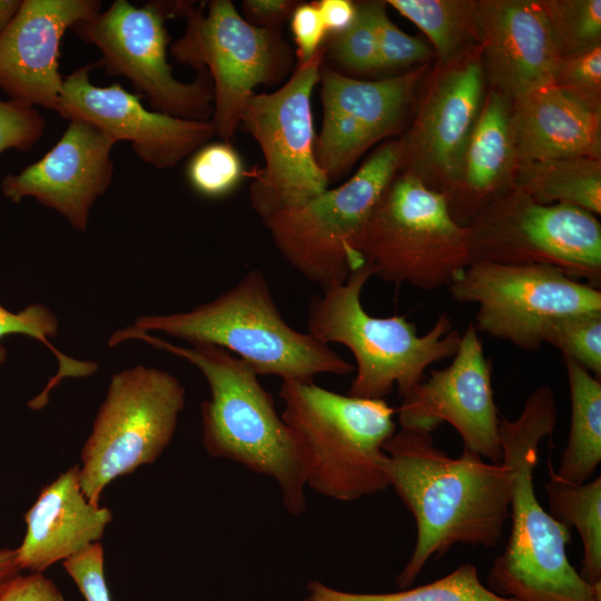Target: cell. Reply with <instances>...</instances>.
<instances>
[{"label": "cell", "instance_id": "9c48e42d", "mask_svg": "<svg viewBox=\"0 0 601 601\" xmlns=\"http://www.w3.org/2000/svg\"><path fill=\"white\" fill-rule=\"evenodd\" d=\"M195 3L170 53L180 63L208 71L214 88L211 121L216 135L229 141L254 89L282 86L295 69V53L282 30L253 26L230 0Z\"/></svg>", "mask_w": 601, "mask_h": 601}, {"label": "cell", "instance_id": "8d00e7d4", "mask_svg": "<svg viewBox=\"0 0 601 601\" xmlns=\"http://www.w3.org/2000/svg\"><path fill=\"white\" fill-rule=\"evenodd\" d=\"M45 127V118L35 107L11 99L0 100V154L8 149H32Z\"/></svg>", "mask_w": 601, "mask_h": 601}, {"label": "cell", "instance_id": "4dcf8cb0", "mask_svg": "<svg viewBox=\"0 0 601 601\" xmlns=\"http://www.w3.org/2000/svg\"><path fill=\"white\" fill-rule=\"evenodd\" d=\"M356 8L351 26L341 33L327 36L323 45L327 66L345 76L380 72L371 1L357 2Z\"/></svg>", "mask_w": 601, "mask_h": 601}, {"label": "cell", "instance_id": "277c9868", "mask_svg": "<svg viewBox=\"0 0 601 601\" xmlns=\"http://www.w3.org/2000/svg\"><path fill=\"white\" fill-rule=\"evenodd\" d=\"M131 328L160 332L191 345L221 347L259 375L314 382L346 375L354 365L308 333L292 327L274 300L265 274L254 269L211 302L187 312L138 317Z\"/></svg>", "mask_w": 601, "mask_h": 601}, {"label": "cell", "instance_id": "603a6c76", "mask_svg": "<svg viewBox=\"0 0 601 601\" xmlns=\"http://www.w3.org/2000/svg\"><path fill=\"white\" fill-rule=\"evenodd\" d=\"M516 161L600 158L601 109L550 83L511 100Z\"/></svg>", "mask_w": 601, "mask_h": 601}, {"label": "cell", "instance_id": "d4e9b609", "mask_svg": "<svg viewBox=\"0 0 601 601\" xmlns=\"http://www.w3.org/2000/svg\"><path fill=\"white\" fill-rule=\"evenodd\" d=\"M510 188L535 203L563 204L601 213V161L565 157L516 161Z\"/></svg>", "mask_w": 601, "mask_h": 601}, {"label": "cell", "instance_id": "d6986e66", "mask_svg": "<svg viewBox=\"0 0 601 601\" xmlns=\"http://www.w3.org/2000/svg\"><path fill=\"white\" fill-rule=\"evenodd\" d=\"M116 144L91 124L69 120L58 142L38 161L2 178L1 191L12 203L32 197L86 231L92 205L112 181Z\"/></svg>", "mask_w": 601, "mask_h": 601}, {"label": "cell", "instance_id": "4316f807", "mask_svg": "<svg viewBox=\"0 0 601 601\" xmlns=\"http://www.w3.org/2000/svg\"><path fill=\"white\" fill-rule=\"evenodd\" d=\"M549 513L566 526L575 528L583 545L580 575L590 583L601 582V477L581 484L559 477L549 463L544 484Z\"/></svg>", "mask_w": 601, "mask_h": 601}, {"label": "cell", "instance_id": "7bdbcfd3", "mask_svg": "<svg viewBox=\"0 0 601 601\" xmlns=\"http://www.w3.org/2000/svg\"><path fill=\"white\" fill-rule=\"evenodd\" d=\"M16 550L0 549V594L20 575Z\"/></svg>", "mask_w": 601, "mask_h": 601}, {"label": "cell", "instance_id": "f1b7e54d", "mask_svg": "<svg viewBox=\"0 0 601 601\" xmlns=\"http://www.w3.org/2000/svg\"><path fill=\"white\" fill-rule=\"evenodd\" d=\"M303 601H519L485 587L472 563H463L431 583L391 593H354L333 589L321 581L307 584Z\"/></svg>", "mask_w": 601, "mask_h": 601}, {"label": "cell", "instance_id": "ffe728a7", "mask_svg": "<svg viewBox=\"0 0 601 601\" xmlns=\"http://www.w3.org/2000/svg\"><path fill=\"white\" fill-rule=\"evenodd\" d=\"M101 6L100 0H21L0 32V88L11 100L56 110L65 80L61 39Z\"/></svg>", "mask_w": 601, "mask_h": 601}, {"label": "cell", "instance_id": "8992f818", "mask_svg": "<svg viewBox=\"0 0 601 601\" xmlns=\"http://www.w3.org/2000/svg\"><path fill=\"white\" fill-rule=\"evenodd\" d=\"M372 276L363 265L345 282L313 297L307 333L323 344L337 343L351 351L356 374L348 395L385 400L397 387L402 397L425 377L428 366L454 356L462 334L446 312L423 335L405 316L370 315L361 295Z\"/></svg>", "mask_w": 601, "mask_h": 601}, {"label": "cell", "instance_id": "30bf717a", "mask_svg": "<svg viewBox=\"0 0 601 601\" xmlns=\"http://www.w3.org/2000/svg\"><path fill=\"white\" fill-rule=\"evenodd\" d=\"M325 48L297 62L275 91L254 93L246 102L239 127L258 144L264 166L250 173L249 201L263 220L299 206L329 188L315 156L312 96L319 82Z\"/></svg>", "mask_w": 601, "mask_h": 601}, {"label": "cell", "instance_id": "484cf974", "mask_svg": "<svg viewBox=\"0 0 601 601\" xmlns=\"http://www.w3.org/2000/svg\"><path fill=\"white\" fill-rule=\"evenodd\" d=\"M564 365L570 391L571 421L556 475L584 483L601 462V380L569 357Z\"/></svg>", "mask_w": 601, "mask_h": 601}, {"label": "cell", "instance_id": "2e32d148", "mask_svg": "<svg viewBox=\"0 0 601 601\" xmlns=\"http://www.w3.org/2000/svg\"><path fill=\"white\" fill-rule=\"evenodd\" d=\"M425 66L377 80L342 75L325 62L319 75L323 120L315 156L329 183L342 179L358 158L404 124Z\"/></svg>", "mask_w": 601, "mask_h": 601}, {"label": "cell", "instance_id": "e0dca14e", "mask_svg": "<svg viewBox=\"0 0 601 601\" xmlns=\"http://www.w3.org/2000/svg\"><path fill=\"white\" fill-rule=\"evenodd\" d=\"M397 414L401 427L428 433L447 422L460 434L463 447L490 462L502 461L491 362L474 325L461 335L450 365L431 371L402 396Z\"/></svg>", "mask_w": 601, "mask_h": 601}, {"label": "cell", "instance_id": "ba28073f", "mask_svg": "<svg viewBox=\"0 0 601 601\" xmlns=\"http://www.w3.org/2000/svg\"><path fill=\"white\" fill-rule=\"evenodd\" d=\"M397 139L376 148L345 183L263 219L284 259L322 289L343 283L363 266L352 245L400 170Z\"/></svg>", "mask_w": 601, "mask_h": 601}, {"label": "cell", "instance_id": "f546056e", "mask_svg": "<svg viewBox=\"0 0 601 601\" xmlns=\"http://www.w3.org/2000/svg\"><path fill=\"white\" fill-rule=\"evenodd\" d=\"M58 318L50 308L42 304H32L13 313L0 305V365L6 361L7 351L1 345V339L12 334H22L45 344L58 361V371L48 382L47 386L30 403V407L39 410L43 407L52 388L58 386L67 377H87L97 372L98 366L93 362L78 361L66 356L51 345L49 337H55L58 331Z\"/></svg>", "mask_w": 601, "mask_h": 601}, {"label": "cell", "instance_id": "52a82bcc", "mask_svg": "<svg viewBox=\"0 0 601 601\" xmlns=\"http://www.w3.org/2000/svg\"><path fill=\"white\" fill-rule=\"evenodd\" d=\"M352 250L373 276L422 290L449 287L472 263L469 227L442 193L406 173L388 184Z\"/></svg>", "mask_w": 601, "mask_h": 601}, {"label": "cell", "instance_id": "7402d4cb", "mask_svg": "<svg viewBox=\"0 0 601 601\" xmlns=\"http://www.w3.org/2000/svg\"><path fill=\"white\" fill-rule=\"evenodd\" d=\"M24 520L27 532L16 549L17 561L20 570L41 573L99 542L112 515L85 496L76 464L42 489Z\"/></svg>", "mask_w": 601, "mask_h": 601}, {"label": "cell", "instance_id": "b9f144b4", "mask_svg": "<svg viewBox=\"0 0 601 601\" xmlns=\"http://www.w3.org/2000/svg\"><path fill=\"white\" fill-rule=\"evenodd\" d=\"M327 36L346 30L356 16V2L351 0H319L316 1Z\"/></svg>", "mask_w": 601, "mask_h": 601}, {"label": "cell", "instance_id": "44dd1931", "mask_svg": "<svg viewBox=\"0 0 601 601\" xmlns=\"http://www.w3.org/2000/svg\"><path fill=\"white\" fill-rule=\"evenodd\" d=\"M485 79L510 101L553 81L561 58L541 1H476Z\"/></svg>", "mask_w": 601, "mask_h": 601}, {"label": "cell", "instance_id": "836d02e7", "mask_svg": "<svg viewBox=\"0 0 601 601\" xmlns=\"http://www.w3.org/2000/svg\"><path fill=\"white\" fill-rule=\"evenodd\" d=\"M544 343L601 380V313L575 314L555 321Z\"/></svg>", "mask_w": 601, "mask_h": 601}, {"label": "cell", "instance_id": "83f0119b", "mask_svg": "<svg viewBox=\"0 0 601 601\" xmlns=\"http://www.w3.org/2000/svg\"><path fill=\"white\" fill-rule=\"evenodd\" d=\"M400 14L417 26L432 42L442 65L480 45L476 1L388 0Z\"/></svg>", "mask_w": 601, "mask_h": 601}, {"label": "cell", "instance_id": "4fadbf2b", "mask_svg": "<svg viewBox=\"0 0 601 601\" xmlns=\"http://www.w3.org/2000/svg\"><path fill=\"white\" fill-rule=\"evenodd\" d=\"M467 227L472 262L549 265L600 288L601 224L590 211L539 204L511 189Z\"/></svg>", "mask_w": 601, "mask_h": 601}, {"label": "cell", "instance_id": "74e56055", "mask_svg": "<svg viewBox=\"0 0 601 601\" xmlns=\"http://www.w3.org/2000/svg\"><path fill=\"white\" fill-rule=\"evenodd\" d=\"M104 548L92 543L63 561V568L86 601H111L105 578Z\"/></svg>", "mask_w": 601, "mask_h": 601}, {"label": "cell", "instance_id": "d590c367", "mask_svg": "<svg viewBox=\"0 0 601 601\" xmlns=\"http://www.w3.org/2000/svg\"><path fill=\"white\" fill-rule=\"evenodd\" d=\"M552 85L601 109V45L561 56Z\"/></svg>", "mask_w": 601, "mask_h": 601}, {"label": "cell", "instance_id": "ee69618b", "mask_svg": "<svg viewBox=\"0 0 601 601\" xmlns=\"http://www.w3.org/2000/svg\"><path fill=\"white\" fill-rule=\"evenodd\" d=\"M21 0H0V32L18 10Z\"/></svg>", "mask_w": 601, "mask_h": 601}, {"label": "cell", "instance_id": "cb8c5ba5", "mask_svg": "<svg viewBox=\"0 0 601 601\" xmlns=\"http://www.w3.org/2000/svg\"><path fill=\"white\" fill-rule=\"evenodd\" d=\"M516 164L511 101L492 90L471 135L461 183L447 199L454 219L467 227L494 199L506 193Z\"/></svg>", "mask_w": 601, "mask_h": 601}, {"label": "cell", "instance_id": "6da1fadb", "mask_svg": "<svg viewBox=\"0 0 601 601\" xmlns=\"http://www.w3.org/2000/svg\"><path fill=\"white\" fill-rule=\"evenodd\" d=\"M390 486L413 514L416 540L396 584L411 588L433 556L455 544L494 548L510 519L511 473L463 447L456 459L431 433L401 427L384 443Z\"/></svg>", "mask_w": 601, "mask_h": 601}, {"label": "cell", "instance_id": "f35d334b", "mask_svg": "<svg viewBox=\"0 0 601 601\" xmlns=\"http://www.w3.org/2000/svg\"><path fill=\"white\" fill-rule=\"evenodd\" d=\"M289 22L296 45L297 62H305L319 50L327 37L316 1H300L294 9Z\"/></svg>", "mask_w": 601, "mask_h": 601}, {"label": "cell", "instance_id": "3957f363", "mask_svg": "<svg viewBox=\"0 0 601 601\" xmlns=\"http://www.w3.org/2000/svg\"><path fill=\"white\" fill-rule=\"evenodd\" d=\"M128 339H140L195 365L209 387V398L200 407L207 453L272 477L290 515L306 510V467L300 444L248 364L221 347L179 346L130 326L114 333L108 344L112 347Z\"/></svg>", "mask_w": 601, "mask_h": 601}, {"label": "cell", "instance_id": "ac0fdd59", "mask_svg": "<svg viewBox=\"0 0 601 601\" xmlns=\"http://www.w3.org/2000/svg\"><path fill=\"white\" fill-rule=\"evenodd\" d=\"M96 63L85 65L63 80L56 108L67 120H82L116 142L129 141L146 164L167 169L177 166L216 135L211 120H189L144 107L139 95L119 83L98 87L90 81Z\"/></svg>", "mask_w": 601, "mask_h": 601}, {"label": "cell", "instance_id": "60d3db41", "mask_svg": "<svg viewBox=\"0 0 601 601\" xmlns=\"http://www.w3.org/2000/svg\"><path fill=\"white\" fill-rule=\"evenodd\" d=\"M0 601H66L56 584L42 573L17 577L0 594Z\"/></svg>", "mask_w": 601, "mask_h": 601}, {"label": "cell", "instance_id": "8fae6325", "mask_svg": "<svg viewBox=\"0 0 601 601\" xmlns=\"http://www.w3.org/2000/svg\"><path fill=\"white\" fill-rule=\"evenodd\" d=\"M195 1H149L136 7L115 0L95 17L71 30L101 53L96 66L110 76L129 80L138 95L148 98L154 111L189 120H211L214 88L206 69L191 82H181L167 59L171 38L166 20L185 17Z\"/></svg>", "mask_w": 601, "mask_h": 601}, {"label": "cell", "instance_id": "e575fe53", "mask_svg": "<svg viewBox=\"0 0 601 601\" xmlns=\"http://www.w3.org/2000/svg\"><path fill=\"white\" fill-rule=\"evenodd\" d=\"M385 1H371L376 31L380 71L393 72L430 59V47L402 31L388 17Z\"/></svg>", "mask_w": 601, "mask_h": 601}, {"label": "cell", "instance_id": "5bb4252c", "mask_svg": "<svg viewBox=\"0 0 601 601\" xmlns=\"http://www.w3.org/2000/svg\"><path fill=\"white\" fill-rule=\"evenodd\" d=\"M460 303L477 305V332L535 351L565 316L601 313L600 288L549 265L472 262L449 286Z\"/></svg>", "mask_w": 601, "mask_h": 601}, {"label": "cell", "instance_id": "9a60e30c", "mask_svg": "<svg viewBox=\"0 0 601 601\" xmlns=\"http://www.w3.org/2000/svg\"><path fill=\"white\" fill-rule=\"evenodd\" d=\"M484 87L480 46L443 65L412 126L398 140L400 170L449 199L461 183L466 148L485 98Z\"/></svg>", "mask_w": 601, "mask_h": 601}, {"label": "cell", "instance_id": "d6a6232c", "mask_svg": "<svg viewBox=\"0 0 601 601\" xmlns=\"http://www.w3.org/2000/svg\"><path fill=\"white\" fill-rule=\"evenodd\" d=\"M541 2L561 56L601 45L600 0Z\"/></svg>", "mask_w": 601, "mask_h": 601}, {"label": "cell", "instance_id": "7c38bea8", "mask_svg": "<svg viewBox=\"0 0 601 601\" xmlns=\"http://www.w3.org/2000/svg\"><path fill=\"white\" fill-rule=\"evenodd\" d=\"M184 406L185 388L166 371L138 365L112 375L81 451L80 484L90 503L100 505L109 483L161 455Z\"/></svg>", "mask_w": 601, "mask_h": 601}, {"label": "cell", "instance_id": "5b68a950", "mask_svg": "<svg viewBox=\"0 0 601 601\" xmlns=\"http://www.w3.org/2000/svg\"><path fill=\"white\" fill-rule=\"evenodd\" d=\"M280 414L298 440L306 487L351 502L390 487L384 443L395 433V410L385 400L361 398L314 382L286 381Z\"/></svg>", "mask_w": 601, "mask_h": 601}, {"label": "cell", "instance_id": "ab89813d", "mask_svg": "<svg viewBox=\"0 0 601 601\" xmlns=\"http://www.w3.org/2000/svg\"><path fill=\"white\" fill-rule=\"evenodd\" d=\"M299 2L296 0H244L242 16L253 26L282 30Z\"/></svg>", "mask_w": 601, "mask_h": 601}, {"label": "cell", "instance_id": "1f68e13d", "mask_svg": "<svg viewBox=\"0 0 601 601\" xmlns=\"http://www.w3.org/2000/svg\"><path fill=\"white\" fill-rule=\"evenodd\" d=\"M246 176L239 152L229 141L207 142L190 155L186 179L198 195L218 199L231 194Z\"/></svg>", "mask_w": 601, "mask_h": 601}, {"label": "cell", "instance_id": "7a4b0ae2", "mask_svg": "<svg viewBox=\"0 0 601 601\" xmlns=\"http://www.w3.org/2000/svg\"><path fill=\"white\" fill-rule=\"evenodd\" d=\"M558 418L548 385L533 390L515 420L500 418L502 461L511 473V531L487 574V588L519 601H601V582L590 583L570 563L571 529L540 504L534 490L539 445Z\"/></svg>", "mask_w": 601, "mask_h": 601}]
</instances>
